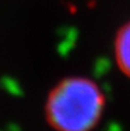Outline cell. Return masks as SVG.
Listing matches in <instances>:
<instances>
[{
  "label": "cell",
  "instance_id": "obj_1",
  "mask_svg": "<svg viewBox=\"0 0 130 131\" xmlns=\"http://www.w3.org/2000/svg\"><path fill=\"white\" fill-rule=\"evenodd\" d=\"M105 97L91 79L73 77L61 80L46 102V117L56 131H91L99 121Z\"/></svg>",
  "mask_w": 130,
  "mask_h": 131
},
{
  "label": "cell",
  "instance_id": "obj_2",
  "mask_svg": "<svg viewBox=\"0 0 130 131\" xmlns=\"http://www.w3.org/2000/svg\"><path fill=\"white\" fill-rule=\"evenodd\" d=\"M115 56L121 71L130 78V20L119 29L116 35Z\"/></svg>",
  "mask_w": 130,
  "mask_h": 131
}]
</instances>
